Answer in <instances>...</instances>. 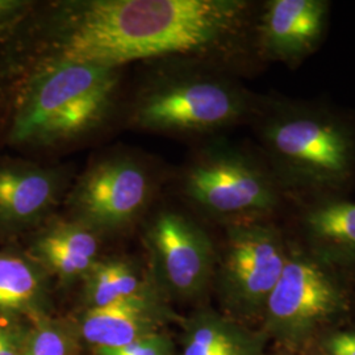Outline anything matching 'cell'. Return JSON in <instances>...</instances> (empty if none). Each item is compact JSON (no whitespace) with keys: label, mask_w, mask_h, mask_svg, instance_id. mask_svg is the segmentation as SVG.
I'll list each match as a JSON object with an SVG mask.
<instances>
[{"label":"cell","mask_w":355,"mask_h":355,"mask_svg":"<svg viewBox=\"0 0 355 355\" xmlns=\"http://www.w3.org/2000/svg\"><path fill=\"white\" fill-rule=\"evenodd\" d=\"M257 11L248 0L38 1L0 42L33 61L111 69L139 61H187L233 73L257 57Z\"/></svg>","instance_id":"1"},{"label":"cell","mask_w":355,"mask_h":355,"mask_svg":"<svg viewBox=\"0 0 355 355\" xmlns=\"http://www.w3.org/2000/svg\"><path fill=\"white\" fill-rule=\"evenodd\" d=\"M261 155L287 195L340 196L355 180V125L313 103L265 102L253 119Z\"/></svg>","instance_id":"2"},{"label":"cell","mask_w":355,"mask_h":355,"mask_svg":"<svg viewBox=\"0 0 355 355\" xmlns=\"http://www.w3.org/2000/svg\"><path fill=\"white\" fill-rule=\"evenodd\" d=\"M128 104V127L170 136H214L253 119L261 103L227 70L153 62Z\"/></svg>","instance_id":"3"},{"label":"cell","mask_w":355,"mask_h":355,"mask_svg":"<svg viewBox=\"0 0 355 355\" xmlns=\"http://www.w3.org/2000/svg\"><path fill=\"white\" fill-rule=\"evenodd\" d=\"M355 312L349 275L288 240L287 261L267 300L261 328L277 347L309 354L331 330L343 328Z\"/></svg>","instance_id":"4"},{"label":"cell","mask_w":355,"mask_h":355,"mask_svg":"<svg viewBox=\"0 0 355 355\" xmlns=\"http://www.w3.org/2000/svg\"><path fill=\"white\" fill-rule=\"evenodd\" d=\"M179 191L193 211L223 228L272 221L287 196L262 155L221 139L191 157L179 174Z\"/></svg>","instance_id":"5"},{"label":"cell","mask_w":355,"mask_h":355,"mask_svg":"<svg viewBox=\"0 0 355 355\" xmlns=\"http://www.w3.org/2000/svg\"><path fill=\"white\" fill-rule=\"evenodd\" d=\"M159 190L154 166L141 154L112 150L95 158L74 178L64 198L66 216L103 240L123 234L152 212Z\"/></svg>","instance_id":"6"},{"label":"cell","mask_w":355,"mask_h":355,"mask_svg":"<svg viewBox=\"0 0 355 355\" xmlns=\"http://www.w3.org/2000/svg\"><path fill=\"white\" fill-rule=\"evenodd\" d=\"M288 239L274 221L224 227L214 287L227 316L261 322L287 261Z\"/></svg>","instance_id":"7"},{"label":"cell","mask_w":355,"mask_h":355,"mask_svg":"<svg viewBox=\"0 0 355 355\" xmlns=\"http://www.w3.org/2000/svg\"><path fill=\"white\" fill-rule=\"evenodd\" d=\"M142 241L153 282L168 302H196L214 287L217 249L192 216L162 207L144 220Z\"/></svg>","instance_id":"8"},{"label":"cell","mask_w":355,"mask_h":355,"mask_svg":"<svg viewBox=\"0 0 355 355\" xmlns=\"http://www.w3.org/2000/svg\"><path fill=\"white\" fill-rule=\"evenodd\" d=\"M74 178L71 166L48 165L1 153L0 245L21 242L55 215Z\"/></svg>","instance_id":"9"},{"label":"cell","mask_w":355,"mask_h":355,"mask_svg":"<svg viewBox=\"0 0 355 355\" xmlns=\"http://www.w3.org/2000/svg\"><path fill=\"white\" fill-rule=\"evenodd\" d=\"M327 0H267L254 24L257 58L295 66L318 51L329 21Z\"/></svg>","instance_id":"10"},{"label":"cell","mask_w":355,"mask_h":355,"mask_svg":"<svg viewBox=\"0 0 355 355\" xmlns=\"http://www.w3.org/2000/svg\"><path fill=\"white\" fill-rule=\"evenodd\" d=\"M168 303L161 292L153 290L102 308L82 309L74 320L82 343L94 350L114 349L161 333L167 324L179 321Z\"/></svg>","instance_id":"11"},{"label":"cell","mask_w":355,"mask_h":355,"mask_svg":"<svg viewBox=\"0 0 355 355\" xmlns=\"http://www.w3.org/2000/svg\"><path fill=\"white\" fill-rule=\"evenodd\" d=\"M53 282L62 286L82 283L102 258L103 239L67 216L53 215L19 242Z\"/></svg>","instance_id":"12"},{"label":"cell","mask_w":355,"mask_h":355,"mask_svg":"<svg viewBox=\"0 0 355 355\" xmlns=\"http://www.w3.org/2000/svg\"><path fill=\"white\" fill-rule=\"evenodd\" d=\"M299 242L324 263L355 271V203L341 196L311 198L299 212Z\"/></svg>","instance_id":"13"},{"label":"cell","mask_w":355,"mask_h":355,"mask_svg":"<svg viewBox=\"0 0 355 355\" xmlns=\"http://www.w3.org/2000/svg\"><path fill=\"white\" fill-rule=\"evenodd\" d=\"M53 279L20 243L0 248V313L28 322L53 315Z\"/></svg>","instance_id":"14"},{"label":"cell","mask_w":355,"mask_h":355,"mask_svg":"<svg viewBox=\"0 0 355 355\" xmlns=\"http://www.w3.org/2000/svg\"><path fill=\"white\" fill-rule=\"evenodd\" d=\"M182 324V353L178 355H263L270 341L262 330L212 308L195 311Z\"/></svg>","instance_id":"15"},{"label":"cell","mask_w":355,"mask_h":355,"mask_svg":"<svg viewBox=\"0 0 355 355\" xmlns=\"http://www.w3.org/2000/svg\"><path fill=\"white\" fill-rule=\"evenodd\" d=\"M83 309L102 308L158 290L148 266L129 257H102L80 283ZM159 291V290H158Z\"/></svg>","instance_id":"16"},{"label":"cell","mask_w":355,"mask_h":355,"mask_svg":"<svg viewBox=\"0 0 355 355\" xmlns=\"http://www.w3.org/2000/svg\"><path fill=\"white\" fill-rule=\"evenodd\" d=\"M82 343L76 320L51 315L29 324L23 355H79Z\"/></svg>","instance_id":"17"},{"label":"cell","mask_w":355,"mask_h":355,"mask_svg":"<svg viewBox=\"0 0 355 355\" xmlns=\"http://www.w3.org/2000/svg\"><path fill=\"white\" fill-rule=\"evenodd\" d=\"M94 353L96 355H178L174 343L164 331L142 337L120 347L96 349Z\"/></svg>","instance_id":"18"},{"label":"cell","mask_w":355,"mask_h":355,"mask_svg":"<svg viewBox=\"0 0 355 355\" xmlns=\"http://www.w3.org/2000/svg\"><path fill=\"white\" fill-rule=\"evenodd\" d=\"M29 324L0 313V355H23Z\"/></svg>","instance_id":"19"},{"label":"cell","mask_w":355,"mask_h":355,"mask_svg":"<svg viewBox=\"0 0 355 355\" xmlns=\"http://www.w3.org/2000/svg\"><path fill=\"white\" fill-rule=\"evenodd\" d=\"M37 4L35 0H0V41L21 26Z\"/></svg>","instance_id":"20"},{"label":"cell","mask_w":355,"mask_h":355,"mask_svg":"<svg viewBox=\"0 0 355 355\" xmlns=\"http://www.w3.org/2000/svg\"><path fill=\"white\" fill-rule=\"evenodd\" d=\"M321 355H355V329L331 330L318 343Z\"/></svg>","instance_id":"21"},{"label":"cell","mask_w":355,"mask_h":355,"mask_svg":"<svg viewBox=\"0 0 355 355\" xmlns=\"http://www.w3.org/2000/svg\"><path fill=\"white\" fill-rule=\"evenodd\" d=\"M263 355H292L288 354V353H286V352H283V350H280V349H278L277 352H274V353H265Z\"/></svg>","instance_id":"22"}]
</instances>
